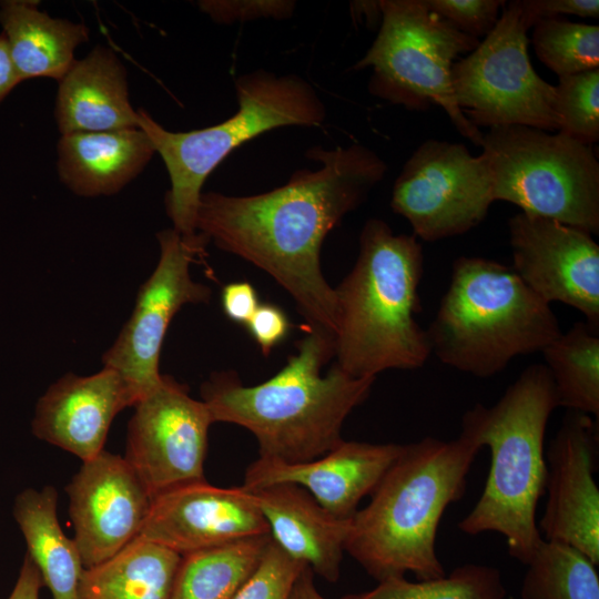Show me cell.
I'll return each mask as SVG.
<instances>
[{
    "label": "cell",
    "mask_w": 599,
    "mask_h": 599,
    "mask_svg": "<svg viewBox=\"0 0 599 599\" xmlns=\"http://www.w3.org/2000/svg\"><path fill=\"white\" fill-rule=\"evenodd\" d=\"M43 580L34 562L26 555L16 585L8 599H40Z\"/></svg>",
    "instance_id": "74e56055"
},
{
    "label": "cell",
    "mask_w": 599,
    "mask_h": 599,
    "mask_svg": "<svg viewBox=\"0 0 599 599\" xmlns=\"http://www.w3.org/2000/svg\"><path fill=\"white\" fill-rule=\"evenodd\" d=\"M529 29L517 0L510 1L477 48L453 64L456 103L476 128L526 125L547 132L557 130L555 85L530 63Z\"/></svg>",
    "instance_id": "30bf717a"
},
{
    "label": "cell",
    "mask_w": 599,
    "mask_h": 599,
    "mask_svg": "<svg viewBox=\"0 0 599 599\" xmlns=\"http://www.w3.org/2000/svg\"><path fill=\"white\" fill-rule=\"evenodd\" d=\"M248 490L266 520L272 539L292 558L335 582L352 519L333 516L306 489L294 484Z\"/></svg>",
    "instance_id": "ffe728a7"
},
{
    "label": "cell",
    "mask_w": 599,
    "mask_h": 599,
    "mask_svg": "<svg viewBox=\"0 0 599 599\" xmlns=\"http://www.w3.org/2000/svg\"><path fill=\"white\" fill-rule=\"evenodd\" d=\"M156 238L158 265L140 286L131 317L102 356L103 366L123 377L136 403L161 382L160 354L175 314L185 304L207 303L212 295L190 272L191 264L205 254L207 242L185 241L173 229L159 232Z\"/></svg>",
    "instance_id": "7c38bea8"
},
{
    "label": "cell",
    "mask_w": 599,
    "mask_h": 599,
    "mask_svg": "<svg viewBox=\"0 0 599 599\" xmlns=\"http://www.w3.org/2000/svg\"><path fill=\"white\" fill-rule=\"evenodd\" d=\"M271 540L266 534L183 555L171 599H231L255 570Z\"/></svg>",
    "instance_id": "484cf974"
},
{
    "label": "cell",
    "mask_w": 599,
    "mask_h": 599,
    "mask_svg": "<svg viewBox=\"0 0 599 599\" xmlns=\"http://www.w3.org/2000/svg\"><path fill=\"white\" fill-rule=\"evenodd\" d=\"M378 33L354 70L370 69L369 93L410 111L438 105L457 131L480 146L484 133L458 108L451 68L479 40L432 12L424 0H380Z\"/></svg>",
    "instance_id": "9c48e42d"
},
{
    "label": "cell",
    "mask_w": 599,
    "mask_h": 599,
    "mask_svg": "<svg viewBox=\"0 0 599 599\" xmlns=\"http://www.w3.org/2000/svg\"><path fill=\"white\" fill-rule=\"evenodd\" d=\"M404 445L342 440L316 459L283 463L260 457L245 471L244 486L255 489L273 484H294L339 519H352L359 501L370 495L402 454Z\"/></svg>",
    "instance_id": "ac0fdd59"
},
{
    "label": "cell",
    "mask_w": 599,
    "mask_h": 599,
    "mask_svg": "<svg viewBox=\"0 0 599 599\" xmlns=\"http://www.w3.org/2000/svg\"><path fill=\"white\" fill-rule=\"evenodd\" d=\"M58 174L80 196L112 195L148 165L155 153L141 128L62 134L57 146Z\"/></svg>",
    "instance_id": "7402d4cb"
},
{
    "label": "cell",
    "mask_w": 599,
    "mask_h": 599,
    "mask_svg": "<svg viewBox=\"0 0 599 599\" xmlns=\"http://www.w3.org/2000/svg\"><path fill=\"white\" fill-rule=\"evenodd\" d=\"M266 534L268 526L252 491L204 479L155 495L139 537L183 556Z\"/></svg>",
    "instance_id": "e0dca14e"
},
{
    "label": "cell",
    "mask_w": 599,
    "mask_h": 599,
    "mask_svg": "<svg viewBox=\"0 0 599 599\" xmlns=\"http://www.w3.org/2000/svg\"><path fill=\"white\" fill-rule=\"evenodd\" d=\"M558 79L554 103L558 132L592 145L599 140V69Z\"/></svg>",
    "instance_id": "4dcf8cb0"
},
{
    "label": "cell",
    "mask_w": 599,
    "mask_h": 599,
    "mask_svg": "<svg viewBox=\"0 0 599 599\" xmlns=\"http://www.w3.org/2000/svg\"><path fill=\"white\" fill-rule=\"evenodd\" d=\"M135 404L128 383L110 367L90 376L68 373L39 398L31 430L87 461L103 450L116 414Z\"/></svg>",
    "instance_id": "d6986e66"
},
{
    "label": "cell",
    "mask_w": 599,
    "mask_h": 599,
    "mask_svg": "<svg viewBox=\"0 0 599 599\" xmlns=\"http://www.w3.org/2000/svg\"><path fill=\"white\" fill-rule=\"evenodd\" d=\"M21 82L12 62L9 45L3 33L0 34V102Z\"/></svg>",
    "instance_id": "f35d334b"
},
{
    "label": "cell",
    "mask_w": 599,
    "mask_h": 599,
    "mask_svg": "<svg viewBox=\"0 0 599 599\" xmlns=\"http://www.w3.org/2000/svg\"><path fill=\"white\" fill-rule=\"evenodd\" d=\"M304 567L272 539L255 570L231 599H290Z\"/></svg>",
    "instance_id": "1f68e13d"
},
{
    "label": "cell",
    "mask_w": 599,
    "mask_h": 599,
    "mask_svg": "<svg viewBox=\"0 0 599 599\" xmlns=\"http://www.w3.org/2000/svg\"><path fill=\"white\" fill-rule=\"evenodd\" d=\"M494 201L599 233V162L592 145L526 125L490 128L480 144Z\"/></svg>",
    "instance_id": "ba28073f"
},
{
    "label": "cell",
    "mask_w": 599,
    "mask_h": 599,
    "mask_svg": "<svg viewBox=\"0 0 599 599\" xmlns=\"http://www.w3.org/2000/svg\"><path fill=\"white\" fill-rule=\"evenodd\" d=\"M238 109L229 119L200 130L172 132L139 109V126L153 143L167 170L171 187L164 204L173 230L196 242V212L206 177L236 148L282 126L316 128L326 106L314 87L294 73L257 69L235 80Z\"/></svg>",
    "instance_id": "52a82bcc"
},
{
    "label": "cell",
    "mask_w": 599,
    "mask_h": 599,
    "mask_svg": "<svg viewBox=\"0 0 599 599\" xmlns=\"http://www.w3.org/2000/svg\"><path fill=\"white\" fill-rule=\"evenodd\" d=\"M124 459L152 497L204 480L209 428L214 423L202 400L169 375L134 406Z\"/></svg>",
    "instance_id": "4fadbf2b"
},
{
    "label": "cell",
    "mask_w": 599,
    "mask_h": 599,
    "mask_svg": "<svg viewBox=\"0 0 599 599\" xmlns=\"http://www.w3.org/2000/svg\"><path fill=\"white\" fill-rule=\"evenodd\" d=\"M58 82L54 115L61 135L140 128L125 68L111 49L95 47Z\"/></svg>",
    "instance_id": "44dd1931"
},
{
    "label": "cell",
    "mask_w": 599,
    "mask_h": 599,
    "mask_svg": "<svg viewBox=\"0 0 599 599\" xmlns=\"http://www.w3.org/2000/svg\"><path fill=\"white\" fill-rule=\"evenodd\" d=\"M245 327L262 354L268 356L287 337L292 323L285 311L278 305L260 303Z\"/></svg>",
    "instance_id": "e575fe53"
},
{
    "label": "cell",
    "mask_w": 599,
    "mask_h": 599,
    "mask_svg": "<svg viewBox=\"0 0 599 599\" xmlns=\"http://www.w3.org/2000/svg\"><path fill=\"white\" fill-rule=\"evenodd\" d=\"M558 405L599 416V337L588 323L577 322L542 351Z\"/></svg>",
    "instance_id": "4316f807"
},
{
    "label": "cell",
    "mask_w": 599,
    "mask_h": 599,
    "mask_svg": "<svg viewBox=\"0 0 599 599\" xmlns=\"http://www.w3.org/2000/svg\"><path fill=\"white\" fill-rule=\"evenodd\" d=\"M517 3L529 28L539 20L559 18L561 14L599 17L598 0H517Z\"/></svg>",
    "instance_id": "d590c367"
},
{
    "label": "cell",
    "mask_w": 599,
    "mask_h": 599,
    "mask_svg": "<svg viewBox=\"0 0 599 599\" xmlns=\"http://www.w3.org/2000/svg\"><path fill=\"white\" fill-rule=\"evenodd\" d=\"M39 1L0 2V24L21 81L51 78L59 81L74 62V50L89 39L80 22L55 19L39 10Z\"/></svg>",
    "instance_id": "603a6c76"
},
{
    "label": "cell",
    "mask_w": 599,
    "mask_h": 599,
    "mask_svg": "<svg viewBox=\"0 0 599 599\" xmlns=\"http://www.w3.org/2000/svg\"><path fill=\"white\" fill-rule=\"evenodd\" d=\"M547 501L542 538L570 545L599 564L598 427L588 414L568 410L546 454Z\"/></svg>",
    "instance_id": "2e32d148"
},
{
    "label": "cell",
    "mask_w": 599,
    "mask_h": 599,
    "mask_svg": "<svg viewBox=\"0 0 599 599\" xmlns=\"http://www.w3.org/2000/svg\"><path fill=\"white\" fill-rule=\"evenodd\" d=\"M527 566L521 599H599L597 565L570 545L542 538Z\"/></svg>",
    "instance_id": "83f0119b"
},
{
    "label": "cell",
    "mask_w": 599,
    "mask_h": 599,
    "mask_svg": "<svg viewBox=\"0 0 599 599\" xmlns=\"http://www.w3.org/2000/svg\"><path fill=\"white\" fill-rule=\"evenodd\" d=\"M500 571L491 566L467 564L450 573L428 580L405 577L379 581L372 590L342 599H505Z\"/></svg>",
    "instance_id": "f1b7e54d"
},
{
    "label": "cell",
    "mask_w": 599,
    "mask_h": 599,
    "mask_svg": "<svg viewBox=\"0 0 599 599\" xmlns=\"http://www.w3.org/2000/svg\"><path fill=\"white\" fill-rule=\"evenodd\" d=\"M480 449L460 434L404 445L368 505L353 516L345 551L378 582L406 572L417 580L445 576L436 554L438 525L448 505L463 498Z\"/></svg>",
    "instance_id": "3957f363"
},
{
    "label": "cell",
    "mask_w": 599,
    "mask_h": 599,
    "mask_svg": "<svg viewBox=\"0 0 599 599\" xmlns=\"http://www.w3.org/2000/svg\"><path fill=\"white\" fill-rule=\"evenodd\" d=\"M557 407L547 367L535 364L495 405L477 404L461 417L460 435L489 448L490 468L481 496L458 527L467 535H502L509 555L525 565L542 539L536 508L546 493V427Z\"/></svg>",
    "instance_id": "5b68a950"
},
{
    "label": "cell",
    "mask_w": 599,
    "mask_h": 599,
    "mask_svg": "<svg viewBox=\"0 0 599 599\" xmlns=\"http://www.w3.org/2000/svg\"><path fill=\"white\" fill-rule=\"evenodd\" d=\"M427 8L463 33L486 37L498 22L504 0H424Z\"/></svg>",
    "instance_id": "d6a6232c"
},
{
    "label": "cell",
    "mask_w": 599,
    "mask_h": 599,
    "mask_svg": "<svg viewBox=\"0 0 599 599\" xmlns=\"http://www.w3.org/2000/svg\"><path fill=\"white\" fill-rule=\"evenodd\" d=\"M512 270L546 303H564L599 324V246L590 233L517 213L508 221Z\"/></svg>",
    "instance_id": "5bb4252c"
},
{
    "label": "cell",
    "mask_w": 599,
    "mask_h": 599,
    "mask_svg": "<svg viewBox=\"0 0 599 599\" xmlns=\"http://www.w3.org/2000/svg\"><path fill=\"white\" fill-rule=\"evenodd\" d=\"M424 271L415 235L395 234L369 219L359 235L358 257L335 287L337 327L334 358L353 377L387 369H417L432 355L427 332L415 315Z\"/></svg>",
    "instance_id": "277c9868"
},
{
    "label": "cell",
    "mask_w": 599,
    "mask_h": 599,
    "mask_svg": "<svg viewBox=\"0 0 599 599\" xmlns=\"http://www.w3.org/2000/svg\"><path fill=\"white\" fill-rule=\"evenodd\" d=\"M290 599H325L316 589L313 580V571L304 567L297 577Z\"/></svg>",
    "instance_id": "ab89813d"
},
{
    "label": "cell",
    "mask_w": 599,
    "mask_h": 599,
    "mask_svg": "<svg viewBox=\"0 0 599 599\" xmlns=\"http://www.w3.org/2000/svg\"><path fill=\"white\" fill-rule=\"evenodd\" d=\"M539 60L558 78L599 69V27L561 18L542 19L532 27Z\"/></svg>",
    "instance_id": "f546056e"
},
{
    "label": "cell",
    "mask_w": 599,
    "mask_h": 599,
    "mask_svg": "<svg viewBox=\"0 0 599 599\" xmlns=\"http://www.w3.org/2000/svg\"><path fill=\"white\" fill-rule=\"evenodd\" d=\"M200 10L215 23L234 24L257 19L285 20L293 16V0H202Z\"/></svg>",
    "instance_id": "836d02e7"
},
{
    "label": "cell",
    "mask_w": 599,
    "mask_h": 599,
    "mask_svg": "<svg viewBox=\"0 0 599 599\" xmlns=\"http://www.w3.org/2000/svg\"><path fill=\"white\" fill-rule=\"evenodd\" d=\"M319 166L295 171L282 186L245 196L202 192L196 232L271 275L294 300L305 329L335 336V290L321 268L327 234L384 179L387 165L362 144L309 148Z\"/></svg>",
    "instance_id": "6da1fadb"
},
{
    "label": "cell",
    "mask_w": 599,
    "mask_h": 599,
    "mask_svg": "<svg viewBox=\"0 0 599 599\" xmlns=\"http://www.w3.org/2000/svg\"><path fill=\"white\" fill-rule=\"evenodd\" d=\"M351 10L354 18L364 14L370 24L382 19L380 1H353Z\"/></svg>",
    "instance_id": "60d3db41"
},
{
    "label": "cell",
    "mask_w": 599,
    "mask_h": 599,
    "mask_svg": "<svg viewBox=\"0 0 599 599\" xmlns=\"http://www.w3.org/2000/svg\"><path fill=\"white\" fill-rule=\"evenodd\" d=\"M57 506L58 494L52 486L27 488L16 497L12 514L24 537L27 555L53 599H79L84 566L75 541L60 526Z\"/></svg>",
    "instance_id": "cb8c5ba5"
},
{
    "label": "cell",
    "mask_w": 599,
    "mask_h": 599,
    "mask_svg": "<svg viewBox=\"0 0 599 599\" xmlns=\"http://www.w3.org/2000/svg\"><path fill=\"white\" fill-rule=\"evenodd\" d=\"M65 491L84 569L105 561L140 536L153 499L124 457L104 449L83 461Z\"/></svg>",
    "instance_id": "9a60e30c"
},
{
    "label": "cell",
    "mask_w": 599,
    "mask_h": 599,
    "mask_svg": "<svg viewBox=\"0 0 599 599\" xmlns=\"http://www.w3.org/2000/svg\"><path fill=\"white\" fill-rule=\"evenodd\" d=\"M426 332L443 364L480 378L500 373L517 356L541 352L562 333L550 304L512 267L474 256L453 263Z\"/></svg>",
    "instance_id": "8992f818"
},
{
    "label": "cell",
    "mask_w": 599,
    "mask_h": 599,
    "mask_svg": "<svg viewBox=\"0 0 599 599\" xmlns=\"http://www.w3.org/2000/svg\"><path fill=\"white\" fill-rule=\"evenodd\" d=\"M221 305L231 322L245 326L260 301L255 287L247 281H240L229 283L222 288Z\"/></svg>",
    "instance_id": "8d00e7d4"
},
{
    "label": "cell",
    "mask_w": 599,
    "mask_h": 599,
    "mask_svg": "<svg viewBox=\"0 0 599 599\" xmlns=\"http://www.w3.org/2000/svg\"><path fill=\"white\" fill-rule=\"evenodd\" d=\"M181 555L142 537L84 569L79 599H171Z\"/></svg>",
    "instance_id": "d4e9b609"
},
{
    "label": "cell",
    "mask_w": 599,
    "mask_h": 599,
    "mask_svg": "<svg viewBox=\"0 0 599 599\" xmlns=\"http://www.w3.org/2000/svg\"><path fill=\"white\" fill-rule=\"evenodd\" d=\"M494 201L485 158L461 143L423 142L395 180L390 206L414 235L434 242L467 233L487 215Z\"/></svg>",
    "instance_id": "8fae6325"
},
{
    "label": "cell",
    "mask_w": 599,
    "mask_h": 599,
    "mask_svg": "<svg viewBox=\"0 0 599 599\" xmlns=\"http://www.w3.org/2000/svg\"><path fill=\"white\" fill-rule=\"evenodd\" d=\"M291 355L274 376L244 386L233 370L214 372L201 386L202 402L214 423H230L250 430L260 457L304 463L322 457L342 440L341 432L352 410L369 395L375 377H353L334 358V337L305 329Z\"/></svg>",
    "instance_id": "7a4b0ae2"
}]
</instances>
